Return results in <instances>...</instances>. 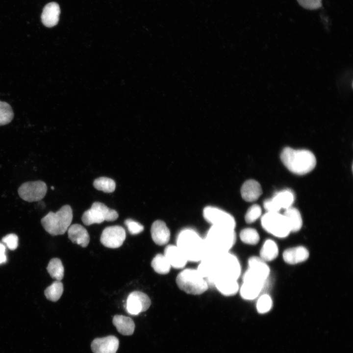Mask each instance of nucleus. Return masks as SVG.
Returning a JSON list of instances; mask_svg holds the SVG:
<instances>
[{
  "mask_svg": "<svg viewBox=\"0 0 353 353\" xmlns=\"http://www.w3.org/2000/svg\"><path fill=\"white\" fill-rule=\"evenodd\" d=\"M210 255L214 266V278L221 277L237 280L241 270L239 261L235 255L229 252Z\"/></svg>",
  "mask_w": 353,
  "mask_h": 353,
  "instance_id": "nucleus-5",
  "label": "nucleus"
},
{
  "mask_svg": "<svg viewBox=\"0 0 353 353\" xmlns=\"http://www.w3.org/2000/svg\"><path fill=\"white\" fill-rule=\"evenodd\" d=\"M151 266L154 271L159 274H168L171 268L168 261L163 254L158 253L152 259Z\"/></svg>",
  "mask_w": 353,
  "mask_h": 353,
  "instance_id": "nucleus-27",
  "label": "nucleus"
},
{
  "mask_svg": "<svg viewBox=\"0 0 353 353\" xmlns=\"http://www.w3.org/2000/svg\"><path fill=\"white\" fill-rule=\"evenodd\" d=\"M151 233L153 242L159 246L168 243L170 238V230L161 220H156L152 223Z\"/></svg>",
  "mask_w": 353,
  "mask_h": 353,
  "instance_id": "nucleus-15",
  "label": "nucleus"
},
{
  "mask_svg": "<svg viewBox=\"0 0 353 353\" xmlns=\"http://www.w3.org/2000/svg\"><path fill=\"white\" fill-rule=\"evenodd\" d=\"M263 287L257 284L243 282L240 288V295L245 300H253L258 296Z\"/></svg>",
  "mask_w": 353,
  "mask_h": 353,
  "instance_id": "nucleus-26",
  "label": "nucleus"
},
{
  "mask_svg": "<svg viewBox=\"0 0 353 353\" xmlns=\"http://www.w3.org/2000/svg\"><path fill=\"white\" fill-rule=\"evenodd\" d=\"M68 237L74 243L82 247H86L90 242V236L87 230L81 225L75 224L68 229Z\"/></svg>",
  "mask_w": 353,
  "mask_h": 353,
  "instance_id": "nucleus-18",
  "label": "nucleus"
},
{
  "mask_svg": "<svg viewBox=\"0 0 353 353\" xmlns=\"http://www.w3.org/2000/svg\"><path fill=\"white\" fill-rule=\"evenodd\" d=\"M278 253V247L275 241L268 239L265 241L260 251V257L265 262L275 259Z\"/></svg>",
  "mask_w": 353,
  "mask_h": 353,
  "instance_id": "nucleus-25",
  "label": "nucleus"
},
{
  "mask_svg": "<svg viewBox=\"0 0 353 353\" xmlns=\"http://www.w3.org/2000/svg\"><path fill=\"white\" fill-rule=\"evenodd\" d=\"M126 238L125 229L120 226L105 227L101 236V243L105 247L115 249L121 247Z\"/></svg>",
  "mask_w": 353,
  "mask_h": 353,
  "instance_id": "nucleus-11",
  "label": "nucleus"
},
{
  "mask_svg": "<svg viewBox=\"0 0 353 353\" xmlns=\"http://www.w3.org/2000/svg\"><path fill=\"white\" fill-rule=\"evenodd\" d=\"M176 246L188 261L200 262L206 255L203 239L191 228L184 229L179 232Z\"/></svg>",
  "mask_w": 353,
  "mask_h": 353,
  "instance_id": "nucleus-3",
  "label": "nucleus"
},
{
  "mask_svg": "<svg viewBox=\"0 0 353 353\" xmlns=\"http://www.w3.org/2000/svg\"><path fill=\"white\" fill-rule=\"evenodd\" d=\"M303 8L308 10H316L322 6V0H297Z\"/></svg>",
  "mask_w": 353,
  "mask_h": 353,
  "instance_id": "nucleus-37",
  "label": "nucleus"
},
{
  "mask_svg": "<svg viewBox=\"0 0 353 353\" xmlns=\"http://www.w3.org/2000/svg\"><path fill=\"white\" fill-rule=\"evenodd\" d=\"M93 185L96 189L105 193H112L116 187L115 181L107 177H100L95 179Z\"/></svg>",
  "mask_w": 353,
  "mask_h": 353,
  "instance_id": "nucleus-30",
  "label": "nucleus"
},
{
  "mask_svg": "<svg viewBox=\"0 0 353 353\" xmlns=\"http://www.w3.org/2000/svg\"><path fill=\"white\" fill-rule=\"evenodd\" d=\"M261 207L255 204L252 205L247 210L245 216L246 223L251 224L255 222L261 214Z\"/></svg>",
  "mask_w": 353,
  "mask_h": 353,
  "instance_id": "nucleus-34",
  "label": "nucleus"
},
{
  "mask_svg": "<svg viewBox=\"0 0 353 353\" xmlns=\"http://www.w3.org/2000/svg\"><path fill=\"white\" fill-rule=\"evenodd\" d=\"M117 331L124 335H131L134 331L135 324L130 318L121 315H116L112 320Z\"/></svg>",
  "mask_w": 353,
  "mask_h": 353,
  "instance_id": "nucleus-22",
  "label": "nucleus"
},
{
  "mask_svg": "<svg viewBox=\"0 0 353 353\" xmlns=\"http://www.w3.org/2000/svg\"><path fill=\"white\" fill-rule=\"evenodd\" d=\"M309 252L303 246L289 248L283 253V258L285 262L296 264L305 261L309 257Z\"/></svg>",
  "mask_w": 353,
  "mask_h": 353,
  "instance_id": "nucleus-20",
  "label": "nucleus"
},
{
  "mask_svg": "<svg viewBox=\"0 0 353 353\" xmlns=\"http://www.w3.org/2000/svg\"><path fill=\"white\" fill-rule=\"evenodd\" d=\"M151 304V301L146 294L135 291L128 296L126 308L129 314L136 315L148 310Z\"/></svg>",
  "mask_w": 353,
  "mask_h": 353,
  "instance_id": "nucleus-12",
  "label": "nucleus"
},
{
  "mask_svg": "<svg viewBox=\"0 0 353 353\" xmlns=\"http://www.w3.org/2000/svg\"><path fill=\"white\" fill-rule=\"evenodd\" d=\"M63 292V285L59 280H55L45 290L44 294L47 299L52 301H57Z\"/></svg>",
  "mask_w": 353,
  "mask_h": 353,
  "instance_id": "nucleus-29",
  "label": "nucleus"
},
{
  "mask_svg": "<svg viewBox=\"0 0 353 353\" xmlns=\"http://www.w3.org/2000/svg\"><path fill=\"white\" fill-rule=\"evenodd\" d=\"M236 239L234 229L212 226L203 238L206 255L228 252L235 243Z\"/></svg>",
  "mask_w": 353,
  "mask_h": 353,
  "instance_id": "nucleus-2",
  "label": "nucleus"
},
{
  "mask_svg": "<svg viewBox=\"0 0 353 353\" xmlns=\"http://www.w3.org/2000/svg\"><path fill=\"white\" fill-rule=\"evenodd\" d=\"M271 200L277 211L279 212L281 209L285 210L292 206L294 195L290 190H283L277 193Z\"/></svg>",
  "mask_w": 353,
  "mask_h": 353,
  "instance_id": "nucleus-21",
  "label": "nucleus"
},
{
  "mask_svg": "<svg viewBox=\"0 0 353 353\" xmlns=\"http://www.w3.org/2000/svg\"><path fill=\"white\" fill-rule=\"evenodd\" d=\"M176 282L180 289L192 295H200L208 288L206 279L197 269H185L176 277Z\"/></svg>",
  "mask_w": 353,
  "mask_h": 353,
  "instance_id": "nucleus-6",
  "label": "nucleus"
},
{
  "mask_svg": "<svg viewBox=\"0 0 353 353\" xmlns=\"http://www.w3.org/2000/svg\"><path fill=\"white\" fill-rule=\"evenodd\" d=\"M47 191L46 184L43 181H27L23 183L18 192L21 199L28 202H37L45 196Z\"/></svg>",
  "mask_w": 353,
  "mask_h": 353,
  "instance_id": "nucleus-10",
  "label": "nucleus"
},
{
  "mask_svg": "<svg viewBox=\"0 0 353 353\" xmlns=\"http://www.w3.org/2000/svg\"><path fill=\"white\" fill-rule=\"evenodd\" d=\"M203 215L205 220L213 226L234 229L236 226L235 219L231 215L217 207H205Z\"/></svg>",
  "mask_w": 353,
  "mask_h": 353,
  "instance_id": "nucleus-9",
  "label": "nucleus"
},
{
  "mask_svg": "<svg viewBox=\"0 0 353 353\" xmlns=\"http://www.w3.org/2000/svg\"><path fill=\"white\" fill-rule=\"evenodd\" d=\"M249 269L258 276L265 280L270 274V269L260 257L252 256L248 260Z\"/></svg>",
  "mask_w": 353,
  "mask_h": 353,
  "instance_id": "nucleus-23",
  "label": "nucleus"
},
{
  "mask_svg": "<svg viewBox=\"0 0 353 353\" xmlns=\"http://www.w3.org/2000/svg\"><path fill=\"white\" fill-rule=\"evenodd\" d=\"M261 222L266 231L277 237H286L291 232L287 218L278 212H267L262 216Z\"/></svg>",
  "mask_w": 353,
  "mask_h": 353,
  "instance_id": "nucleus-7",
  "label": "nucleus"
},
{
  "mask_svg": "<svg viewBox=\"0 0 353 353\" xmlns=\"http://www.w3.org/2000/svg\"><path fill=\"white\" fill-rule=\"evenodd\" d=\"M73 210L69 205H64L56 212L50 211L41 220L44 228L52 235H62L70 226Z\"/></svg>",
  "mask_w": 353,
  "mask_h": 353,
  "instance_id": "nucleus-4",
  "label": "nucleus"
},
{
  "mask_svg": "<svg viewBox=\"0 0 353 353\" xmlns=\"http://www.w3.org/2000/svg\"><path fill=\"white\" fill-rule=\"evenodd\" d=\"M51 189L53 190L54 189L53 187H51Z\"/></svg>",
  "mask_w": 353,
  "mask_h": 353,
  "instance_id": "nucleus-39",
  "label": "nucleus"
},
{
  "mask_svg": "<svg viewBox=\"0 0 353 353\" xmlns=\"http://www.w3.org/2000/svg\"><path fill=\"white\" fill-rule=\"evenodd\" d=\"M125 224L127 227L129 232L132 235L138 234L144 230V227L139 223L132 219L125 220Z\"/></svg>",
  "mask_w": 353,
  "mask_h": 353,
  "instance_id": "nucleus-35",
  "label": "nucleus"
},
{
  "mask_svg": "<svg viewBox=\"0 0 353 353\" xmlns=\"http://www.w3.org/2000/svg\"><path fill=\"white\" fill-rule=\"evenodd\" d=\"M241 240L244 243L255 245L259 241V235L257 231L253 228H245L240 233Z\"/></svg>",
  "mask_w": 353,
  "mask_h": 353,
  "instance_id": "nucleus-31",
  "label": "nucleus"
},
{
  "mask_svg": "<svg viewBox=\"0 0 353 353\" xmlns=\"http://www.w3.org/2000/svg\"><path fill=\"white\" fill-rule=\"evenodd\" d=\"M119 345V339L115 336L109 335L95 338L91 348L93 353H116Z\"/></svg>",
  "mask_w": 353,
  "mask_h": 353,
  "instance_id": "nucleus-13",
  "label": "nucleus"
},
{
  "mask_svg": "<svg viewBox=\"0 0 353 353\" xmlns=\"http://www.w3.org/2000/svg\"><path fill=\"white\" fill-rule=\"evenodd\" d=\"M165 256L171 267L181 269L185 266L188 261L176 245H169L164 251Z\"/></svg>",
  "mask_w": 353,
  "mask_h": 353,
  "instance_id": "nucleus-17",
  "label": "nucleus"
},
{
  "mask_svg": "<svg viewBox=\"0 0 353 353\" xmlns=\"http://www.w3.org/2000/svg\"><path fill=\"white\" fill-rule=\"evenodd\" d=\"M60 14V6L57 2L48 3L43 8L41 16V21L45 26L52 27L58 24Z\"/></svg>",
  "mask_w": 353,
  "mask_h": 353,
  "instance_id": "nucleus-14",
  "label": "nucleus"
},
{
  "mask_svg": "<svg viewBox=\"0 0 353 353\" xmlns=\"http://www.w3.org/2000/svg\"><path fill=\"white\" fill-rule=\"evenodd\" d=\"M262 193L260 184L257 181L249 179L246 181L241 188L242 198L248 202L257 200Z\"/></svg>",
  "mask_w": 353,
  "mask_h": 353,
  "instance_id": "nucleus-19",
  "label": "nucleus"
},
{
  "mask_svg": "<svg viewBox=\"0 0 353 353\" xmlns=\"http://www.w3.org/2000/svg\"><path fill=\"white\" fill-rule=\"evenodd\" d=\"M13 117L14 113L11 106L6 102L0 101V126L9 124Z\"/></svg>",
  "mask_w": 353,
  "mask_h": 353,
  "instance_id": "nucleus-32",
  "label": "nucleus"
},
{
  "mask_svg": "<svg viewBox=\"0 0 353 353\" xmlns=\"http://www.w3.org/2000/svg\"><path fill=\"white\" fill-rule=\"evenodd\" d=\"M214 286L222 295L231 296L235 295L239 289L237 280L221 277H216L211 286Z\"/></svg>",
  "mask_w": 353,
  "mask_h": 353,
  "instance_id": "nucleus-16",
  "label": "nucleus"
},
{
  "mask_svg": "<svg viewBox=\"0 0 353 353\" xmlns=\"http://www.w3.org/2000/svg\"><path fill=\"white\" fill-rule=\"evenodd\" d=\"M50 277L56 280L60 281L64 277V267L61 260L57 258H52L47 267Z\"/></svg>",
  "mask_w": 353,
  "mask_h": 353,
  "instance_id": "nucleus-28",
  "label": "nucleus"
},
{
  "mask_svg": "<svg viewBox=\"0 0 353 353\" xmlns=\"http://www.w3.org/2000/svg\"><path fill=\"white\" fill-rule=\"evenodd\" d=\"M272 306V301L271 298L266 294L260 297L256 303L257 310L260 313H265L268 312Z\"/></svg>",
  "mask_w": 353,
  "mask_h": 353,
  "instance_id": "nucleus-33",
  "label": "nucleus"
},
{
  "mask_svg": "<svg viewBox=\"0 0 353 353\" xmlns=\"http://www.w3.org/2000/svg\"><path fill=\"white\" fill-rule=\"evenodd\" d=\"M118 218L117 212L108 208L102 202H94L91 207L85 211L82 216L84 225L89 226L93 224H100L103 221H114Z\"/></svg>",
  "mask_w": 353,
  "mask_h": 353,
  "instance_id": "nucleus-8",
  "label": "nucleus"
},
{
  "mask_svg": "<svg viewBox=\"0 0 353 353\" xmlns=\"http://www.w3.org/2000/svg\"><path fill=\"white\" fill-rule=\"evenodd\" d=\"M280 157L284 166L297 175H303L310 172L316 164L314 154L307 150H295L285 147L281 151Z\"/></svg>",
  "mask_w": 353,
  "mask_h": 353,
  "instance_id": "nucleus-1",
  "label": "nucleus"
},
{
  "mask_svg": "<svg viewBox=\"0 0 353 353\" xmlns=\"http://www.w3.org/2000/svg\"><path fill=\"white\" fill-rule=\"evenodd\" d=\"M7 257L5 254V247L0 243V264L6 262Z\"/></svg>",
  "mask_w": 353,
  "mask_h": 353,
  "instance_id": "nucleus-38",
  "label": "nucleus"
},
{
  "mask_svg": "<svg viewBox=\"0 0 353 353\" xmlns=\"http://www.w3.org/2000/svg\"><path fill=\"white\" fill-rule=\"evenodd\" d=\"M2 241L10 250H15L18 246V237L15 234L6 235L2 238Z\"/></svg>",
  "mask_w": 353,
  "mask_h": 353,
  "instance_id": "nucleus-36",
  "label": "nucleus"
},
{
  "mask_svg": "<svg viewBox=\"0 0 353 353\" xmlns=\"http://www.w3.org/2000/svg\"><path fill=\"white\" fill-rule=\"evenodd\" d=\"M283 215L287 218L292 232L298 231L302 227L303 220L300 211L295 207L285 209Z\"/></svg>",
  "mask_w": 353,
  "mask_h": 353,
  "instance_id": "nucleus-24",
  "label": "nucleus"
}]
</instances>
